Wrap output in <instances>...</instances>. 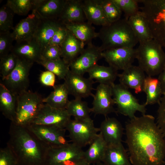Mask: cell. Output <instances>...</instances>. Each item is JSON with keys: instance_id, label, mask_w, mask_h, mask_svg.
I'll list each match as a JSON object with an SVG mask.
<instances>
[{"instance_id": "cell-45", "label": "cell", "mask_w": 165, "mask_h": 165, "mask_svg": "<svg viewBox=\"0 0 165 165\" xmlns=\"http://www.w3.org/2000/svg\"><path fill=\"white\" fill-rule=\"evenodd\" d=\"M68 30L64 24L57 31L50 40L48 45L61 46L67 34Z\"/></svg>"}, {"instance_id": "cell-9", "label": "cell", "mask_w": 165, "mask_h": 165, "mask_svg": "<svg viewBox=\"0 0 165 165\" xmlns=\"http://www.w3.org/2000/svg\"><path fill=\"white\" fill-rule=\"evenodd\" d=\"M82 148L72 142L60 147H49L45 165H75L84 158Z\"/></svg>"}, {"instance_id": "cell-34", "label": "cell", "mask_w": 165, "mask_h": 165, "mask_svg": "<svg viewBox=\"0 0 165 165\" xmlns=\"http://www.w3.org/2000/svg\"><path fill=\"white\" fill-rule=\"evenodd\" d=\"M69 115L75 119H82L90 117L91 108L87 103L82 99L75 98L69 101L66 108Z\"/></svg>"}, {"instance_id": "cell-28", "label": "cell", "mask_w": 165, "mask_h": 165, "mask_svg": "<svg viewBox=\"0 0 165 165\" xmlns=\"http://www.w3.org/2000/svg\"><path fill=\"white\" fill-rule=\"evenodd\" d=\"M102 162L106 165H131L122 143L108 145Z\"/></svg>"}, {"instance_id": "cell-22", "label": "cell", "mask_w": 165, "mask_h": 165, "mask_svg": "<svg viewBox=\"0 0 165 165\" xmlns=\"http://www.w3.org/2000/svg\"><path fill=\"white\" fill-rule=\"evenodd\" d=\"M81 0H65L58 20L64 24L81 22L86 19Z\"/></svg>"}, {"instance_id": "cell-7", "label": "cell", "mask_w": 165, "mask_h": 165, "mask_svg": "<svg viewBox=\"0 0 165 165\" xmlns=\"http://www.w3.org/2000/svg\"><path fill=\"white\" fill-rule=\"evenodd\" d=\"M112 97L117 106V112L132 119L137 112L145 114L146 106L145 104H140L138 100L129 90L120 84L111 86Z\"/></svg>"}, {"instance_id": "cell-29", "label": "cell", "mask_w": 165, "mask_h": 165, "mask_svg": "<svg viewBox=\"0 0 165 165\" xmlns=\"http://www.w3.org/2000/svg\"><path fill=\"white\" fill-rule=\"evenodd\" d=\"M128 21L139 43L153 39L145 18L141 11L130 17Z\"/></svg>"}, {"instance_id": "cell-38", "label": "cell", "mask_w": 165, "mask_h": 165, "mask_svg": "<svg viewBox=\"0 0 165 165\" xmlns=\"http://www.w3.org/2000/svg\"><path fill=\"white\" fill-rule=\"evenodd\" d=\"M17 58L16 56L11 52L0 57V73L2 80L7 76L14 69Z\"/></svg>"}, {"instance_id": "cell-21", "label": "cell", "mask_w": 165, "mask_h": 165, "mask_svg": "<svg viewBox=\"0 0 165 165\" xmlns=\"http://www.w3.org/2000/svg\"><path fill=\"white\" fill-rule=\"evenodd\" d=\"M100 132L108 145L122 143L123 128L121 123L114 117H108L102 122Z\"/></svg>"}, {"instance_id": "cell-36", "label": "cell", "mask_w": 165, "mask_h": 165, "mask_svg": "<svg viewBox=\"0 0 165 165\" xmlns=\"http://www.w3.org/2000/svg\"><path fill=\"white\" fill-rule=\"evenodd\" d=\"M104 14L109 23L120 19L122 12L112 0H98Z\"/></svg>"}, {"instance_id": "cell-47", "label": "cell", "mask_w": 165, "mask_h": 165, "mask_svg": "<svg viewBox=\"0 0 165 165\" xmlns=\"http://www.w3.org/2000/svg\"><path fill=\"white\" fill-rule=\"evenodd\" d=\"M158 75V79L160 83L163 95L165 94V68Z\"/></svg>"}, {"instance_id": "cell-17", "label": "cell", "mask_w": 165, "mask_h": 165, "mask_svg": "<svg viewBox=\"0 0 165 165\" xmlns=\"http://www.w3.org/2000/svg\"><path fill=\"white\" fill-rule=\"evenodd\" d=\"M40 18L34 11L20 20L14 27L11 32L16 43L30 41L34 38Z\"/></svg>"}, {"instance_id": "cell-20", "label": "cell", "mask_w": 165, "mask_h": 165, "mask_svg": "<svg viewBox=\"0 0 165 165\" xmlns=\"http://www.w3.org/2000/svg\"><path fill=\"white\" fill-rule=\"evenodd\" d=\"M64 24L58 20L41 19L34 38L39 44L42 50L48 45L53 35Z\"/></svg>"}, {"instance_id": "cell-43", "label": "cell", "mask_w": 165, "mask_h": 165, "mask_svg": "<svg viewBox=\"0 0 165 165\" xmlns=\"http://www.w3.org/2000/svg\"><path fill=\"white\" fill-rule=\"evenodd\" d=\"M0 165H18L15 155L7 146L0 149Z\"/></svg>"}, {"instance_id": "cell-39", "label": "cell", "mask_w": 165, "mask_h": 165, "mask_svg": "<svg viewBox=\"0 0 165 165\" xmlns=\"http://www.w3.org/2000/svg\"><path fill=\"white\" fill-rule=\"evenodd\" d=\"M15 13L6 4L0 9V32L10 31L13 29Z\"/></svg>"}, {"instance_id": "cell-44", "label": "cell", "mask_w": 165, "mask_h": 165, "mask_svg": "<svg viewBox=\"0 0 165 165\" xmlns=\"http://www.w3.org/2000/svg\"><path fill=\"white\" fill-rule=\"evenodd\" d=\"M158 104L156 123L165 136V94L163 96Z\"/></svg>"}, {"instance_id": "cell-10", "label": "cell", "mask_w": 165, "mask_h": 165, "mask_svg": "<svg viewBox=\"0 0 165 165\" xmlns=\"http://www.w3.org/2000/svg\"><path fill=\"white\" fill-rule=\"evenodd\" d=\"M33 64L17 57L14 69L0 82L17 95L28 90L29 85L30 71Z\"/></svg>"}, {"instance_id": "cell-23", "label": "cell", "mask_w": 165, "mask_h": 165, "mask_svg": "<svg viewBox=\"0 0 165 165\" xmlns=\"http://www.w3.org/2000/svg\"><path fill=\"white\" fill-rule=\"evenodd\" d=\"M85 45L68 30L67 35L60 46L61 57L69 64L82 52Z\"/></svg>"}, {"instance_id": "cell-13", "label": "cell", "mask_w": 165, "mask_h": 165, "mask_svg": "<svg viewBox=\"0 0 165 165\" xmlns=\"http://www.w3.org/2000/svg\"><path fill=\"white\" fill-rule=\"evenodd\" d=\"M102 51L100 47L92 43L87 45L80 55L69 64L72 72L83 76L102 58Z\"/></svg>"}, {"instance_id": "cell-48", "label": "cell", "mask_w": 165, "mask_h": 165, "mask_svg": "<svg viewBox=\"0 0 165 165\" xmlns=\"http://www.w3.org/2000/svg\"><path fill=\"white\" fill-rule=\"evenodd\" d=\"M75 165H91V164L84 159Z\"/></svg>"}, {"instance_id": "cell-35", "label": "cell", "mask_w": 165, "mask_h": 165, "mask_svg": "<svg viewBox=\"0 0 165 165\" xmlns=\"http://www.w3.org/2000/svg\"><path fill=\"white\" fill-rule=\"evenodd\" d=\"M39 64L54 73L59 79H64L70 70L69 64L61 58L51 61L42 60Z\"/></svg>"}, {"instance_id": "cell-15", "label": "cell", "mask_w": 165, "mask_h": 165, "mask_svg": "<svg viewBox=\"0 0 165 165\" xmlns=\"http://www.w3.org/2000/svg\"><path fill=\"white\" fill-rule=\"evenodd\" d=\"M94 94L93 106L91 112L96 115H101L105 116L112 113H116L114 106L115 105L112 97L111 86L99 84Z\"/></svg>"}, {"instance_id": "cell-27", "label": "cell", "mask_w": 165, "mask_h": 165, "mask_svg": "<svg viewBox=\"0 0 165 165\" xmlns=\"http://www.w3.org/2000/svg\"><path fill=\"white\" fill-rule=\"evenodd\" d=\"M84 151L86 160L91 165L102 162L108 144L100 132Z\"/></svg>"}, {"instance_id": "cell-24", "label": "cell", "mask_w": 165, "mask_h": 165, "mask_svg": "<svg viewBox=\"0 0 165 165\" xmlns=\"http://www.w3.org/2000/svg\"><path fill=\"white\" fill-rule=\"evenodd\" d=\"M65 0H40L32 11L42 19L58 20Z\"/></svg>"}, {"instance_id": "cell-5", "label": "cell", "mask_w": 165, "mask_h": 165, "mask_svg": "<svg viewBox=\"0 0 165 165\" xmlns=\"http://www.w3.org/2000/svg\"><path fill=\"white\" fill-rule=\"evenodd\" d=\"M140 7L153 39L165 49V0H143Z\"/></svg>"}, {"instance_id": "cell-12", "label": "cell", "mask_w": 165, "mask_h": 165, "mask_svg": "<svg viewBox=\"0 0 165 165\" xmlns=\"http://www.w3.org/2000/svg\"><path fill=\"white\" fill-rule=\"evenodd\" d=\"M71 117L66 109L54 108L45 104L31 124L52 126L65 129L71 119Z\"/></svg>"}, {"instance_id": "cell-11", "label": "cell", "mask_w": 165, "mask_h": 165, "mask_svg": "<svg viewBox=\"0 0 165 165\" xmlns=\"http://www.w3.org/2000/svg\"><path fill=\"white\" fill-rule=\"evenodd\" d=\"M26 127L50 147H60L69 143L65 136L66 129L35 124H31Z\"/></svg>"}, {"instance_id": "cell-41", "label": "cell", "mask_w": 165, "mask_h": 165, "mask_svg": "<svg viewBox=\"0 0 165 165\" xmlns=\"http://www.w3.org/2000/svg\"><path fill=\"white\" fill-rule=\"evenodd\" d=\"M14 39L10 31L0 32V57L10 53L13 47Z\"/></svg>"}, {"instance_id": "cell-8", "label": "cell", "mask_w": 165, "mask_h": 165, "mask_svg": "<svg viewBox=\"0 0 165 165\" xmlns=\"http://www.w3.org/2000/svg\"><path fill=\"white\" fill-rule=\"evenodd\" d=\"M72 142L82 148L89 145L100 131L90 118L82 119H71L65 128Z\"/></svg>"}, {"instance_id": "cell-31", "label": "cell", "mask_w": 165, "mask_h": 165, "mask_svg": "<svg viewBox=\"0 0 165 165\" xmlns=\"http://www.w3.org/2000/svg\"><path fill=\"white\" fill-rule=\"evenodd\" d=\"M89 78L99 84L111 86L118 77V71L110 66L96 64L87 72Z\"/></svg>"}, {"instance_id": "cell-19", "label": "cell", "mask_w": 165, "mask_h": 165, "mask_svg": "<svg viewBox=\"0 0 165 165\" xmlns=\"http://www.w3.org/2000/svg\"><path fill=\"white\" fill-rule=\"evenodd\" d=\"M42 51L39 44L33 38L29 41L16 43L11 52L17 57L39 64L42 60Z\"/></svg>"}, {"instance_id": "cell-16", "label": "cell", "mask_w": 165, "mask_h": 165, "mask_svg": "<svg viewBox=\"0 0 165 165\" xmlns=\"http://www.w3.org/2000/svg\"><path fill=\"white\" fill-rule=\"evenodd\" d=\"M64 80L69 95H73L75 98L82 99L93 96V80L74 73L70 70Z\"/></svg>"}, {"instance_id": "cell-30", "label": "cell", "mask_w": 165, "mask_h": 165, "mask_svg": "<svg viewBox=\"0 0 165 165\" xmlns=\"http://www.w3.org/2000/svg\"><path fill=\"white\" fill-rule=\"evenodd\" d=\"M64 25L69 31L85 44L92 43L93 39L98 37V32L95 31V28L88 21Z\"/></svg>"}, {"instance_id": "cell-14", "label": "cell", "mask_w": 165, "mask_h": 165, "mask_svg": "<svg viewBox=\"0 0 165 165\" xmlns=\"http://www.w3.org/2000/svg\"><path fill=\"white\" fill-rule=\"evenodd\" d=\"M136 50L122 47L111 49L102 52V58L109 66L117 71L124 70L132 65L136 59Z\"/></svg>"}, {"instance_id": "cell-46", "label": "cell", "mask_w": 165, "mask_h": 165, "mask_svg": "<svg viewBox=\"0 0 165 165\" xmlns=\"http://www.w3.org/2000/svg\"><path fill=\"white\" fill-rule=\"evenodd\" d=\"M39 81L42 85L53 88L55 86L56 75L49 71H43L40 75Z\"/></svg>"}, {"instance_id": "cell-2", "label": "cell", "mask_w": 165, "mask_h": 165, "mask_svg": "<svg viewBox=\"0 0 165 165\" xmlns=\"http://www.w3.org/2000/svg\"><path fill=\"white\" fill-rule=\"evenodd\" d=\"M7 146L15 155L18 165H45L50 147L26 127L11 122Z\"/></svg>"}, {"instance_id": "cell-6", "label": "cell", "mask_w": 165, "mask_h": 165, "mask_svg": "<svg viewBox=\"0 0 165 165\" xmlns=\"http://www.w3.org/2000/svg\"><path fill=\"white\" fill-rule=\"evenodd\" d=\"M43 99L38 92L28 90L17 95L15 118L12 122L25 127L31 124L44 104Z\"/></svg>"}, {"instance_id": "cell-33", "label": "cell", "mask_w": 165, "mask_h": 165, "mask_svg": "<svg viewBox=\"0 0 165 165\" xmlns=\"http://www.w3.org/2000/svg\"><path fill=\"white\" fill-rule=\"evenodd\" d=\"M143 91L146 95V100L144 103L146 106L159 104L163 96L158 78L151 76L146 77Z\"/></svg>"}, {"instance_id": "cell-40", "label": "cell", "mask_w": 165, "mask_h": 165, "mask_svg": "<svg viewBox=\"0 0 165 165\" xmlns=\"http://www.w3.org/2000/svg\"><path fill=\"white\" fill-rule=\"evenodd\" d=\"M128 20L139 11L138 0H112Z\"/></svg>"}, {"instance_id": "cell-25", "label": "cell", "mask_w": 165, "mask_h": 165, "mask_svg": "<svg viewBox=\"0 0 165 165\" xmlns=\"http://www.w3.org/2000/svg\"><path fill=\"white\" fill-rule=\"evenodd\" d=\"M17 97L0 82V110L11 122L14 121L17 105Z\"/></svg>"}, {"instance_id": "cell-3", "label": "cell", "mask_w": 165, "mask_h": 165, "mask_svg": "<svg viewBox=\"0 0 165 165\" xmlns=\"http://www.w3.org/2000/svg\"><path fill=\"white\" fill-rule=\"evenodd\" d=\"M97 32L102 42L100 48L102 52L119 47L134 48L139 42L128 20L125 18L102 27Z\"/></svg>"}, {"instance_id": "cell-26", "label": "cell", "mask_w": 165, "mask_h": 165, "mask_svg": "<svg viewBox=\"0 0 165 165\" xmlns=\"http://www.w3.org/2000/svg\"><path fill=\"white\" fill-rule=\"evenodd\" d=\"M82 6L86 19L88 22L102 27L110 24L104 14L98 0H82Z\"/></svg>"}, {"instance_id": "cell-1", "label": "cell", "mask_w": 165, "mask_h": 165, "mask_svg": "<svg viewBox=\"0 0 165 165\" xmlns=\"http://www.w3.org/2000/svg\"><path fill=\"white\" fill-rule=\"evenodd\" d=\"M126 142L132 165H163L165 137L150 115L130 119L125 126Z\"/></svg>"}, {"instance_id": "cell-49", "label": "cell", "mask_w": 165, "mask_h": 165, "mask_svg": "<svg viewBox=\"0 0 165 165\" xmlns=\"http://www.w3.org/2000/svg\"><path fill=\"white\" fill-rule=\"evenodd\" d=\"M94 165H106L103 162H101L96 163L94 164Z\"/></svg>"}, {"instance_id": "cell-4", "label": "cell", "mask_w": 165, "mask_h": 165, "mask_svg": "<svg viewBox=\"0 0 165 165\" xmlns=\"http://www.w3.org/2000/svg\"><path fill=\"white\" fill-rule=\"evenodd\" d=\"M139 43L136 49L138 66L148 76L159 75L165 68V53L163 47L154 39Z\"/></svg>"}, {"instance_id": "cell-37", "label": "cell", "mask_w": 165, "mask_h": 165, "mask_svg": "<svg viewBox=\"0 0 165 165\" xmlns=\"http://www.w3.org/2000/svg\"><path fill=\"white\" fill-rule=\"evenodd\" d=\"M14 13L24 16L33 9L32 0H8L6 4Z\"/></svg>"}, {"instance_id": "cell-32", "label": "cell", "mask_w": 165, "mask_h": 165, "mask_svg": "<svg viewBox=\"0 0 165 165\" xmlns=\"http://www.w3.org/2000/svg\"><path fill=\"white\" fill-rule=\"evenodd\" d=\"M53 90L46 97L43 98V102L53 108L66 109L69 101V95L64 83L55 85Z\"/></svg>"}, {"instance_id": "cell-42", "label": "cell", "mask_w": 165, "mask_h": 165, "mask_svg": "<svg viewBox=\"0 0 165 165\" xmlns=\"http://www.w3.org/2000/svg\"><path fill=\"white\" fill-rule=\"evenodd\" d=\"M61 51L60 46L48 45L42 53V60L54 61L61 58Z\"/></svg>"}, {"instance_id": "cell-18", "label": "cell", "mask_w": 165, "mask_h": 165, "mask_svg": "<svg viewBox=\"0 0 165 165\" xmlns=\"http://www.w3.org/2000/svg\"><path fill=\"white\" fill-rule=\"evenodd\" d=\"M118 74L119 84L127 89H132L138 94L143 92L146 78L145 72L138 66L133 65Z\"/></svg>"}]
</instances>
